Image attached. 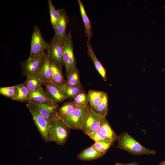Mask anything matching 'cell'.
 <instances>
[{
    "mask_svg": "<svg viewBox=\"0 0 165 165\" xmlns=\"http://www.w3.org/2000/svg\"><path fill=\"white\" fill-rule=\"evenodd\" d=\"M118 147L135 155H154V150L145 148L127 132H124L118 136Z\"/></svg>",
    "mask_w": 165,
    "mask_h": 165,
    "instance_id": "6da1fadb",
    "label": "cell"
},
{
    "mask_svg": "<svg viewBox=\"0 0 165 165\" xmlns=\"http://www.w3.org/2000/svg\"><path fill=\"white\" fill-rule=\"evenodd\" d=\"M26 106L31 113L35 124L43 140L51 141L50 137V121L43 117L33 104L28 102Z\"/></svg>",
    "mask_w": 165,
    "mask_h": 165,
    "instance_id": "7a4b0ae2",
    "label": "cell"
},
{
    "mask_svg": "<svg viewBox=\"0 0 165 165\" xmlns=\"http://www.w3.org/2000/svg\"><path fill=\"white\" fill-rule=\"evenodd\" d=\"M71 129L64 120L59 116L50 121V137L51 141L59 145L66 144Z\"/></svg>",
    "mask_w": 165,
    "mask_h": 165,
    "instance_id": "3957f363",
    "label": "cell"
},
{
    "mask_svg": "<svg viewBox=\"0 0 165 165\" xmlns=\"http://www.w3.org/2000/svg\"><path fill=\"white\" fill-rule=\"evenodd\" d=\"M49 43L43 38L38 26L35 25L32 35L30 54L28 59L33 60L39 58L45 53V51L48 50Z\"/></svg>",
    "mask_w": 165,
    "mask_h": 165,
    "instance_id": "277c9868",
    "label": "cell"
},
{
    "mask_svg": "<svg viewBox=\"0 0 165 165\" xmlns=\"http://www.w3.org/2000/svg\"><path fill=\"white\" fill-rule=\"evenodd\" d=\"M63 60L67 77L74 69L76 68L72 35L70 31L67 34L63 45Z\"/></svg>",
    "mask_w": 165,
    "mask_h": 165,
    "instance_id": "5b68a950",
    "label": "cell"
},
{
    "mask_svg": "<svg viewBox=\"0 0 165 165\" xmlns=\"http://www.w3.org/2000/svg\"><path fill=\"white\" fill-rule=\"evenodd\" d=\"M90 107L77 106L72 114L64 121L71 129L81 130L83 120Z\"/></svg>",
    "mask_w": 165,
    "mask_h": 165,
    "instance_id": "8992f818",
    "label": "cell"
},
{
    "mask_svg": "<svg viewBox=\"0 0 165 165\" xmlns=\"http://www.w3.org/2000/svg\"><path fill=\"white\" fill-rule=\"evenodd\" d=\"M102 117L90 108L82 123L81 130L84 133L88 136L93 133L99 131Z\"/></svg>",
    "mask_w": 165,
    "mask_h": 165,
    "instance_id": "52a82bcc",
    "label": "cell"
},
{
    "mask_svg": "<svg viewBox=\"0 0 165 165\" xmlns=\"http://www.w3.org/2000/svg\"><path fill=\"white\" fill-rule=\"evenodd\" d=\"M49 46L47 51L50 60L53 63L62 69L64 65L63 60V45L55 42L52 38L49 43Z\"/></svg>",
    "mask_w": 165,
    "mask_h": 165,
    "instance_id": "ba28073f",
    "label": "cell"
},
{
    "mask_svg": "<svg viewBox=\"0 0 165 165\" xmlns=\"http://www.w3.org/2000/svg\"><path fill=\"white\" fill-rule=\"evenodd\" d=\"M46 56V52L41 57L35 59H28L21 64L22 75L23 76L38 73L44 64Z\"/></svg>",
    "mask_w": 165,
    "mask_h": 165,
    "instance_id": "9c48e42d",
    "label": "cell"
},
{
    "mask_svg": "<svg viewBox=\"0 0 165 165\" xmlns=\"http://www.w3.org/2000/svg\"><path fill=\"white\" fill-rule=\"evenodd\" d=\"M69 20V17L64 10L60 20L53 29L55 34L53 37L56 42L63 44L66 36V29Z\"/></svg>",
    "mask_w": 165,
    "mask_h": 165,
    "instance_id": "30bf717a",
    "label": "cell"
},
{
    "mask_svg": "<svg viewBox=\"0 0 165 165\" xmlns=\"http://www.w3.org/2000/svg\"><path fill=\"white\" fill-rule=\"evenodd\" d=\"M34 104L38 109L41 115L50 121L57 118L59 116L57 114L59 105L53 103L47 104L28 101Z\"/></svg>",
    "mask_w": 165,
    "mask_h": 165,
    "instance_id": "8fae6325",
    "label": "cell"
},
{
    "mask_svg": "<svg viewBox=\"0 0 165 165\" xmlns=\"http://www.w3.org/2000/svg\"><path fill=\"white\" fill-rule=\"evenodd\" d=\"M45 88V92L50 100L53 103L58 104L66 100L62 88L60 87L51 82L43 84Z\"/></svg>",
    "mask_w": 165,
    "mask_h": 165,
    "instance_id": "7c38bea8",
    "label": "cell"
},
{
    "mask_svg": "<svg viewBox=\"0 0 165 165\" xmlns=\"http://www.w3.org/2000/svg\"><path fill=\"white\" fill-rule=\"evenodd\" d=\"M46 56L45 62L39 71L38 74L42 83L51 82L52 72L51 63L49 55L46 52Z\"/></svg>",
    "mask_w": 165,
    "mask_h": 165,
    "instance_id": "4fadbf2b",
    "label": "cell"
},
{
    "mask_svg": "<svg viewBox=\"0 0 165 165\" xmlns=\"http://www.w3.org/2000/svg\"><path fill=\"white\" fill-rule=\"evenodd\" d=\"M104 155L92 145L81 152L77 155V158L83 161H90L102 157Z\"/></svg>",
    "mask_w": 165,
    "mask_h": 165,
    "instance_id": "5bb4252c",
    "label": "cell"
},
{
    "mask_svg": "<svg viewBox=\"0 0 165 165\" xmlns=\"http://www.w3.org/2000/svg\"><path fill=\"white\" fill-rule=\"evenodd\" d=\"M87 53L88 56L93 61L96 70L104 81H107L106 71L96 57L93 50L90 41H87Z\"/></svg>",
    "mask_w": 165,
    "mask_h": 165,
    "instance_id": "9a60e30c",
    "label": "cell"
},
{
    "mask_svg": "<svg viewBox=\"0 0 165 165\" xmlns=\"http://www.w3.org/2000/svg\"><path fill=\"white\" fill-rule=\"evenodd\" d=\"M109 140L114 142L117 141L118 136L113 130L105 117H102L99 130Z\"/></svg>",
    "mask_w": 165,
    "mask_h": 165,
    "instance_id": "2e32d148",
    "label": "cell"
},
{
    "mask_svg": "<svg viewBox=\"0 0 165 165\" xmlns=\"http://www.w3.org/2000/svg\"><path fill=\"white\" fill-rule=\"evenodd\" d=\"M27 77L26 80L22 84L30 91L43 89V83L39 78L38 73L30 75Z\"/></svg>",
    "mask_w": 165,
    "mask_h": 165,
    "instance_id": "e0dca14e",
    "label": "cell"
},
{
    "mask_svg": "<svg viewBox=\"0 0 165 165\" xmlns=\"http://www.w3.org/2000/svg\"><path fill=\"white\" fill-rule=\"evenodd\" d=\"M29 101L47 104L54 103L49 98L43 89L30 91Z\"/></svg>",
    "mask_w": 165,
    "mask_h": 165,
    "instance_id": "ac0fdd59",
    "label": "cell"
},
{
    "mask_svg": "<svg viewBox=\"0 0 165 165\" xmlns=\"http://www.w3.org/2000/svg\"><path fill=\"white\" fill-rule=\"evenodd\" d=\"M51 66L52 72L51 82L58 86L62 88L66 83L62 74V69L52 63Z\"/></svg>",
    "mask_w": 165,
    "mask_h": 165,
    "instance_id": "d6986e66",
    "label": "cell"
},
{
    "mask_svg": "<svg viewBox=\"0 0 165 165\" xmlns=\"http://www.w3.org/2000/svg\"><path fill=\"white\" fill-rule=\"evenodd\" d=\"M80 8L81 16L84 25L85 32L88 41H90L93 36L91 22L86 12L82 2L80 0H77Z\"/></svg>",
    "mask_w": 165,
    "mask_h": 165,
    "instance_id": "ffe728a7",
    "label": "cell"
},
{
    "mask_svg": "<svg viewBox=\"0 0 165 165\" xmlns=\"http://www.w3.org/2000/svg\"><path fill=\"white\" fill-rule=\"evenodd\" d=\"M77 107L73 101L65 102L58 109V115L64 120L72 114Z\"/></svg>",
    "mask_w": 165,
    "mask_h": 165,
    "instance_id": "44dd1931",
    "label": "cell"
},
{
    "mask_svg": "<svg viewBox=\"0 0 165 165\" xmlns=\"http://www.w3.org/2000/svg\"><path fill=\"white\" fill-rule=\"evenodd\" d=\"M105 92L89 90L87 94L88 99L90 107H96L101 102Z\"/></svg>",
    "mask_w": 165,
    "mask_h": 165,
    "instance_id": "7402d4cb",
    "label": "cell"
},
{
    "mask_svg": "<svg viewBox=\"0 0 165 165\" xmlns=\"http://www.w3.org/2000/svg\"><path fill=\"white\" fill-rule=\"evenodd\" d=\"M108 93L105 92L104 97L99 105L96 107H90V108L96 114L102 117H106L108 112Z\"/></svg>",
    "mask_w": 165,
    "mask_h": 165,
    "instance_id": "603a6c76",
    "label": "cell"
},
{
    "mask_svg": "<svg viewBox=\"0 0 165 165\" xmlns=\"http://www.w3.org/2000/svg\"><path fill=\"white\" fill-rule=\"evenodd\" d=\"M48 2L50 10V22L52 28L54 29L61 18L64 9H56L51 0H49Z\"/></svg>",
    "mask_w": 165,
    "mask_h": 165,
    "instance_id": "cb8c5ba5",
    "label": "cell"
},
{
    "mask_svg": "<svg viewBox=\"0 0 165 165\" xmlns=\"http://www.w3.org/2000/svg\"><path fill=\"white\" fill-rule=\"evenodd\" d=\"M62 89L66 99L69 98H73L83 90L82 84L78 86H73L67 82Z\"/></svg>",
    "mask_w": 165,
    "mask_h": 165,
    "instance_id": "d4e9b609",
    "label": "cell"
},
{
    "mask_svg": "<svg viewBox=\"0 0 165 165\" xmlns=\"http://www.w3.org/2000/svg\"><path fill=\"white\" fill-rule=\"evenodd\" d=\"M0 94L2 95L16 100L18 94V90L16 85L7 87H1Z\"/></svg>",
    "mask_w": 165,
    "mask_h": 165,
    "instance_id": "484cf974",
    "label": "cell"
},
{
    "mask_svg": "<svg viewBox=\"0 0 165 165\" xmlns=\"http://www.w3.org/2000/svg\"><path fill=\"white\" fill-rule=\"evenodd\" d=\"M18 90V96L15 101L22 102L29 100L30 91L23 84L16 85Z\"/></svg>",
    "mask_w": 165,
    "mask_h": 165,
    "instance_id": "4316f807",
    "label": "cell"
},
{
    "mask_svg": "<svg viewBox=\"0 0 165 165\" xmlns=\"http://www.w3.org/2000/svg\"><path fill=\"white\" fill-rule=\"evenodd\" d=\"M73 101L77 106L89 107L87 94L83 90L73 98Z\"/></svg>",
    "mask_w": 165,
    "mask_h": 165,
    "instance_id": "83f0119b",
    "label": "cell"
},
{
    "mask_svg": "<svg viewBox=\"0 0 165 165\" xmlns=\"http://www.w3.org/2000/svg\"><path fill=\"white\" fill-rule=\"evenodd\" d=\"M80 77L79 72L76 68L74 69L67 77L66 82L73 86L81 85Z\"/></svg>",
    "mask_w": 165,
    "mask_h": 165,
    "instance_id": "f1b7e54d",
    "label": "cell"
},
{
    "mask_svg": "<svg viewBox=\"0 0 165 165\" xmlns=\"http://www.w3.org/2000/svg\"><path fill=\"white\" fill-rule=\"evenodd\" d=\"M88 136L95 142L100 140H109L99 131L93 133Z\"/></svg>",
    "mask_w": 165,
    "mask_h": 165,
    "instance_id": "f546056e",
    "label": "cell"
},
{
    "mask_svg": "<svg viewBox=\"0 0 165 165\" xmlns=\"http://www.w3.org/2000/svg\"><path fill=\"white\" fill-rule=\"evenodd\" d=\"M113 142V141L110 140H105L98 150L104 155L109 149Z\"/></svg>",
    "mask_w": 165,
    "mask_h": 165,
    "instance_id": "4dcf8cb0",
    "label": "cell"
},
{
    "mask_svg": "<svg viewBox=\"0 0 165 165\" xmlns=\"http://www.w3.org/2000/svg\"><path fill=\"white\" fill-rule=\"evenodd\" d=\"M105 140H100L95 142L92 145L96 149L99 150L104 143Z\"/></svg>",
    "mask_w": 165,
    "mask_h": 165,
    "instance_id": "1f68e13d",
    "label": "cell"
},
{
    "mask_svg": "<svg viewBox=\"0 0 165 165\" xmlns=\"http://www.w3.org/2000/svg\"><path fill=\"white\" fill-rule=\"evenodd\" d=\"M115 165H139V164L137 162H134L128 163H115Z\"/></svg>",
    "mask_w": 165,
    "mask_h": 165,
    "instance_id": "d6a6232c",
    "label": "cell"
},
{
    "mask_svg": "<svg viewBox=\"0 0 165 165\" xmlns=\"http://www.w3.org/2000/svg\"><path fill=\"white\" fill-rule=\"evenodd\" d=\"M159 165H165V160L160 162L159 163Z\"/></svg>",
    "mask_w": 165,
    "mask_h": 165,
    "instance_id": "836d02e7",
    "label": "cell"
}]
</instances>
